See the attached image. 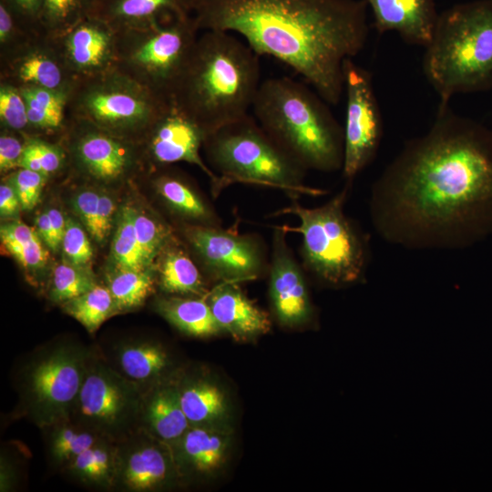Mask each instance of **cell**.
<instances>
[{"mask_svg": "<svg viewBox=\"0 0 492 492\" xmlns=\"http://www.w3.org/2000/svg\"><path fill=\"white\" fill-rule=\"evenodd\" d=\"M370 218L387 242L455 250L492 234V129L439 108L372 186Z\"/></svg>", "mask_w": 492, "mask_h": 492, "instance_id": "1", "label": "cell"}, {"mask_svg": "<svg viewBox=\"0 0 492 492\" xmlns=\"http://www.w3.org/2000/svg\"><path fill=\"white\" fill-rule=\"evenodd\" d=\"M367 8L364 0H197L193 16L200 30L239 34L337 105L344 62L367 40Z\"/></svg>", "mask_w": 492, "mask_h": 492, "instance_id": "2", "label": "cell"}, {"mask_svg": "<svg viewBox=\"0 0 492 492\" xmlns=\"http://www.w3.org/2000/svg\"><path fill=\"white\" fill-rule=\"evenodd\" d=\"M259 56L228 32L198 37L171 93V102L207 136L248 115L261 86Z\"/></svg>", "mask_w": 492, "mask_h": 492, "instance_id": "3", "label": "cell"}, {"mask_svg": "<svg viewBox=\"0 0 492 492\" xmlns=\"http://www.w3.org/2000/svg\"><path fill=\"white\" fill-rule=\"evenodd\" d=\"M317 92L288 77L261 83L251 107L262 129L306 170L343 169V128Z\"/></svg>", "mask_w": 492, "mask_h": 492, "instance_id": "4", "label": "cell"}, {"mask_svg": "<svg viewBox=\"0 0 492 492\" xmlns=\"http://www.w3.org/2000/svg\"><path fill=\"white\" fill-rule=\"evenodd\" d=\"M422 66L442 104L456 94L491 88L492 0L457 4L441 12Z\"/></svg>", "mask_w": 492, "mask_h": 492, "instance_id": "5", "label": "cell"}, {"mask_svg": "<svg viewBox=\"0 0 492 492\" xmlns=\"http://www.w3.org/2000/svg\"><path fill=\"white\" fill-rule=\"evenodd\" d=\"M203 148L217 177L214 196L234 183L278 189L290 198L326 192L306 185L307 170L249 115L210 133Z\"/></svg>", "mask_w": 492, "mask_h": 492, "instance_id": "6", "label": "cell"}, {"mask_svg": "<svg viewBox=\"0 0 492 492\" xmlns=\"http://www.w3.org/2000/svg\"><path fill=\"white\" fill-rule=\"evenodd\" d=\"M351 184L324 204L307 208L298 197L275 215L292 214L299 226H282L302 235V265L319 282L343 287L364 281L370 260L368 237L345 213L344 204Z\"/></svg>", "mask_w": 492, "mask_h": 492, "instance_id": "7", "label": "cell"}, {"mask_svg": "<svg viewBox=\"0 0 492 492\" xmlns=\"http://www.w3.org/2000/svg\"><path fill=\"white\" fill-rule=\"evenodd\" d=\"M94 350L69 340L33 350L15 372V418L39 429L69 418Z\"/></svg>", "mask_w": 492, "mask_h": 492, "instance_id": "8", "label": "cell"}, {"mask_svg": "<svg viewBox=\"0 0 492 492\" xmlns=\"http://www.w3.org/2000/svg\"><path fill=\"white\" fill-rule=\"evenodd\" d=\"M171 100L117 69L74 83L69 115L117 137L139 143Z\"/></svg>", "mask_w": 492, "mask_h": 492, "instance_id": "9", "label": "cell"}, {"mask_svg": "<svg viewBox=\"0 0 492 492\" xmlns=\"http://www.w3.org/2000/svg\"><path fill=\"white\" fill-rule=\"evenodd\" d=\"M199 30L192 15L117 31V70L171 100Z\"/></svg>", "mask_w": 492, "mask_h": 492, "instance_id": "10", "label": "cell"}, {"mask_svg": "<svg viewBox=\"0 0 492 492\" xmlns=\"http://www.w3.org/2000/svg\"><path fill=\"white\" fill-rule=\"evenodd\" d=\"M142 395L95 348L69 418L117 443L139 428Z\"/></svg>", "mask_w": 492, "mask_h": 492, "instance_id": "11", "label": "cell"}, {"mask_svg": "<svg viewBox=\"0 0 492 492\" xmlns=\"http://www.w3.org/2000/svg\"><path fill=\"white\" fill-rule=\"evenodd\" d=\"M186 242L215 284L252 281L268 272L270 258L261 239L213 226L184 225Z\"/></svg>", "mask_w": 492, "mask_h": 492, "instance_id": "12", "label": "cell"}, {"mask_svg": "<svg viewBox=\"0 0 492 492\" xmlns=\"http://www.w3.org/2000/svg\"><path fill=\"white\" fill-rule=\"evenodd\" d=\"M346 92L343 175L346 183L374 159L383 134V122L371 73L353 58L343 65Z\"/></svg>", "mask_w": 492, "mask_h": 492, "instance_id": "13", "label": "cell"}, {"mask_svg": "<svg viewBox=\"0 0 492 492\" xmlns=\"http://www.w3.org/2000/svg\"><path fill=\"white\" fill-rule=\"evenodd\" d=\"M67 155L86 176L102 183L124 179L142 157L138 143L108 133L92 123L70 117L63 136Z\"/></svg>", "mask_w": 492, "mask_h": 492, "instance_id": "14", "label": "cell"}, {"mask_svg": "<svg viewBox=\"0 0 492 492\" xmlns=\"http://www.w3.org/2000/svg\"><path fill=\"white\" fill-rule=\"evenodd\" d=\"M179 477L171 447L141 428L117 442L115 491L152 492Z\"/></svg>", "mask_w": 492, "mask_h": 492, "instance_id": "15", "label": "cell"}, {"mask_svg": "<svg viewBox=\"0 0 492 492\" xmlns=\"http://www.w3.org/2000/svg\"><path fill=\"white\" fill-rule=\"evenodd\" d=\"M49 39L75 82L117 69L118 33L97 16L87 15Z\"/></svg>", "mask_w": 492, "mask_h": 492, "instance_id": "16", "label": "cell"}, {"mask_svg": "<svg viewBox=\"0 0 492 492\" xmlns=\"http://www.w3.org/2000/svg\"><path fill=\"white\" fill-rule=\"evenodd\" d=\"M206 137L207 133L195 121L170 102L138 145L143 158L153 165L188 162L198 166L214 185L217 177L200 153Z\"/></svg>", "mask_w": 492, "mask_h": 492, "instance_id": "17", "label": "cell"}, {"mask_svg": "<svg viewBox=\"0 0 492 492\" xmlns=\"http://www.w3.org/2000/svg\"><path fill=\"white\" fill-rule=\"evenodd\" d=\"M282 227L272 232V251L268 267L269 296L273 313L285 326H300L313 317L307 282L302 263L297 261L287 243Z\"/></svg>", "mask_w": 492, "mask_h": 492, "instance_id": "18", "label": "cell"}, {"mask_svg": "<svg viewBox=\"0 0 492 492\" xmlns=\"http://www.w3.org/2000/svg\"><path fill=\"white\" fill-rule=\"evenodd\" d=\"M0 81L18 88L37 87L54 90H71L75 83L52 41L42 36H33L0 60Z\"/></svg>", "mask_w": 492, "mask_h": 492, "instance_id": "19", "label": "cell"}, {"mask_svg": "<svg viewBox=\"0 0 492 492\" xmlns=\"http://www.w3.org/2000/svg\"><path fill=\"white\" fill-rule=\"evenodd\" d=\"M101 352L114 369L142 391L177 376L169 351L153 340H125L108 353Z\"/></svg>", "mask_w": 492, "mask_h": 492, "instance_id": "20", "label": "cell"}, {"mask_svg": "<svg viewBox=\"0 0 492 492\" xmlns=\"http://www.w3.org/2000/svg\"><path fill=\"white\" fill-rule=\"evenodd\" d=\"M371 8L380 34L397 33L405 42L425 47L432 38L439 14L435 0H364Z\"/></svg>", "mask_w": 492, "mask_h": 492, "instance_id": "21", "label": "cell"}, {"mask_svg": "<svg viewBox=\"0 0 492 492\" xmlns=\"http://www.w3.org/2000/svg\"><path fill=\"white\" fill-rule=\"evenodd\" d=\"M206 299L221 331L238 341L255 338L271 329L269 315L245 295L239 283L215 284Z\"/></svg>", "mask_w": 492, "mask_h": 492, "instance_id": "22", "label": "cell"}, {"mask_svg": "<svg viewBox=\"0 0 492 492\" xmlns=\"http://www.w3.org/2000/svg\"><path fill=\"white\" fill-rule=\"evenodd\" d=\"M190 426L179 403L177 376L143 391L139 428L170 445Z\"/></svg>", "mask_w": 492, "mask_h": 492, "instance_id": "23", "label": "cell"}, {"mask_svg": "<svg viewBox=\"0 0 492 492\" xmlns=\"http://www.w3.org/2000/svg\"><path fill=\"white\" fill-rule=\"evenodd\" d=\"M197 0H95L90 15L116 31L138 28L173 16L192 15Z\"/></svg>", "mask_w": 492, "mask_h": 492, "instance_id": "24", "label": "cell"}, {"mask_svg": "<svg viewBox=\"0 0 492 492\" xmlns=\"http://www.w3.org/2000/svg\"><path fill=\"white\" fill-rule=\"evenodd\" d=\"M169 446L179 476H203L220 466L227 440L213 425H190Z\"/></svg>", "mask_w": 492, "mask_h": 492, "instance_id": "25", "label": "cell"}, {"mask_svg": "<svg viewBox=\"0 0 492 492\" xmlns=\"http://www.w3.org/2000/svg\"><path fill=\"white\" fill-rule=\"evenodd\" d=\"M153 179V186L169 210L194 226H221L215 210L187 180L171 170H165Z\"/></svg>", "mask_w": 492, "mask_h": 492, "instance_id": "26", "label": "cell"}, {"mask_svg": "<svg viewBox=\"0 0 492 492\" xmlns=\"http://www.w3.org/2000/svg\"><path fill=\"white\" fill-rule=\"evenodd\" d=\"M172 239L159 255V288L169 295L206 297L210 289L204 275L188 252Z\"/></svg>", "mask_w": 492, "mask_h": 492, "instance_id": "27", "label": "cell"}, {"mask_svg": "<svg viewBox=\"0 0 492 492\" xmlns=\"http://www.w3.org/2000/svg\"><path fill=\"white\" fill-rule=\"evenodd\" d=\"M27 106L29 135L44 138V136L60 135L68 127L70 115L68 100L71 90H54L37 87L20 88Z\"/></svg>", "mask_w": 492, "mask_h": 492, "instance_id": "28", "label": "cell"}, {"mask_svg": "<svg viewBox=\"0 0 492 492\" xmlns=\"http://www.w3.org/2000/svg\"><path fill=\"white\" fill-rule=\"evenodd\" d=\"M61 473L83 487L115 491L117 443L108 439L96 443L74 458Z\"/></svg>", "mask_w": 492, "mask_h": 492, "instance_id": "29", "label": "cell"}, {"mask_svg": "<svg viewBox=\"0 0 492 492\" xmlns=\"http://www.w3.org/2000/svg\"><path fill=\"white\" fill-rule=\"evenodd\" d=\"M157 312L185 334L208 337L221 331L206 297L169 295L156 302Z\"/></svg>", "mask_w": 492, "mask_h": 492, "instance_id": "30", "label": "cell"}, {"mask_svg": "<svg viewBox=\"0 0 492 492\" xmlns=\"http://www.w3.org/2000/svg\"><path fill=\"white\" fill-rule=\"evenodd\" d=\"M179 403L190 425H213L226 410L220 389L202 378L177 375Z\"/></svg>", "mask_w": 492, "mask_h": 492, "instance_id": "31", "label": "cell"}, {"mask_svg": "<svg viewBox=\"0 0 492 492\" xmlns=\"http://www.w3.org/2000/svg\"><path fill=\"white\" fill-rule=\"evenodd\" d=\"M40 430L44 436L47 461L60 472L79 454L105 439L70 418Z\"/></svg>", "mask_w": 492, "mask_h": 492, "instance_id": "32", "label": "cell"}, {"mask_svg": "<svg viewBox=\"0 0 492 492\" xmlns=\"http://www.w3.org/2000/svg\"><path fill=\"white\" fill-rule=\"evenodd\" d=\"M155 276L151 267L145 269H116L108 277L118 313L141 306L153 292Z\"/></svg>", "mask_w": 492, "mask_h": 492, "instance_id": "33", "label": "cell"}, {"mask_svg": "<svg viewBox=\"0 0 492 492\" xmlns=\"http://www.w3.org/2000/svg\"><path fill=\"white\" fill-rule=\"evenodd\" d=\"M61 307L90 333H95L107 319L118 313L110 291L99 284L63 302Z\"/></svg>", "mask_w": 492, "mask_h": 492, "instance_id": "34", "label": "cell"}, {"mask_svg": "<svg viewBox=\"0 0 492 492\" xmlns=\"http://www.w3.org/2000/svg\"><path fill=\"white\" fill-rule=\"evenodd\" d=\"M0 238L5 248L24 267L39 268L47 261L45 250L36 229L20 220L3 223Z\"/></svg>", "mask_w": 492, "mask_h": 492, "instance_id": "35", "label": "cell"}, {"mask_svg": "<svg viewBox=\"0 0 492 492\" xmlns=\"http://www.w3.org/2000/svg\"><path fill=\"white\" fill-rule=\"evenodd\" d=\"M95 0H43L39 33L53 37L90 15Z\"/></svg>", "mask_w": 492, "mask_h": 492, "instance_id": "36", "label": "cell"}, {"mask_svg": "<svg viewBox=\"0 0 492 492\" xmlns=\"http://www.w3.org/2000/svg\"><path fill=\"white\" fill-rule=\"evenodd\" d=\"M136 209L131 205L121 208L111 246L116 269H145L149 266L139 249L134 229Z\"/></svg>", "mask_w": 492, "mask_h": 492, "instance_id": "37", "label": "cell"}, {"mask_svg": "<svg viewBox=\"0 0 492 492\" xmlns=\"http://www.w3.org/2000/svg\"><path fill=\"white\" fill-rule=\"evenodd\" d=\"M67 159V155L62 144L39 137L26 136L19 168L34 170L49 178L64 168Z\"/></svg>", "mask_w": 492, "mask_h": 492, "instance_id": "38", "label": "cell"}, {"mask_svg": "<svg viewBox=\"0 0 492 492\" xmlns=\"http://www.w3.org/2000/svg\"><path fill=\"white\" fill-rule=\"evenodd\" d=\"M97 284L89 270L69 262L60 263L53 270L48 299L61 305L63 302L87 292Z\"/></svg>", "mask_w": 492, "mask_h": 492, "instance_id": "39", "label": "cell"}, {"mask_svg": "<svg viewBox=\"0 0 492 492\" xmlns=\"http://www.w3.org/2000/svg\"><path fill=\"white\" fill-rule=\"evenodd\" d=\"M134 229L141 254L149 266L172 237L169 229L149 214L136 210Z\"/></svg>", "mask_w": 492, "mask_h": 492, "instance_id": "40", "label": "cell"}, {"mask_svg": "<svg viewBox=\"0 0 492 492\" xmlns=\"http://www.w3.org/2000/svg\"><path fill=\"white\" fill-rule=\"evenodd\" d=\"M1 128L29 135L27 106L20 88L0 81Z\"/></svg>", "mask_w": 492, "mask_h": 492, "instance_id": "41", "label": "cell"}, {"mask_svg": "<svg viewBox=\"0 0 492 492\" xmlns=\"http://www.w3.org/2000/svg\"><path fill=\"white\" fill-rule=\"evenodd\" d=\"M61 245L69 263L81 268H86L90 264L93 257L90 241L81 226L70 218L66 220V230Z\"/></svg>", "mask_w": 492, "mask_h": 492, "instance_id": "42", "label": "cell"}, {"mask_svg": "<svg viewBox=\"0 0 492 492\" xmlns=\"http://www.w3.org/2000/svg\"><path fill=\"white\" fill-rule=\"evenodd\" d=\"M5 179L13 185L19 198L21 209L29 210L37 204L48 177L19 168L10 172Z\"/></svg>", "mask_w": 492, "mask_h": 492, "instance_id": "43", "label": "cell"}, {"mask_svg": "<svg viewBox=\"0 0 492 492\" xmlns=\"http://www.w3.org/2000/svg\"><path fill=\"white\" fill-rule=\"evenodd\" d=\"M33 36L22 28L9 11L0 4V60L6 58Z\"/></svg>", "mask_w": 492, "mask_h": 492, "instance_id": "44", "label": "cell"}, {"mask_svg": "<svg viewBox=\"0 0 492 492\" xmlns=\"http://www.w3.org/2000/svg\"><path fill=\"white\" fill-rule=\"evenodd\" d=\"M16 23L33 36H40L39 19L43 0H0Z\"/></svg>", "mask_w": 492, "mask_h": 492, "instance_id": "45", "label": "cell"}, {"mask_svg": "<svg viewBox=\"0 0 492 492\" xmlns=\"http://www.w3.org/2000/svg\"><path fill=\"white\" fill-rule=\"evenodd\" d=\"M26 135L1 128L0 171L12 172L19 169V160L26 144Z\"/></svg>", "mask_w": 492, "mask_h": 492, "instance_id": "46", "label": "cell"}, {"mask_svg": "<svg viewBox=\"0 0 492 492\" xmlns=\"http://www.w3.org/2000/svg\"><path fill=\"white\" fill-rule=\"evenodd\" d=\"M98 197V191L86 189L78 191L72 200L73 210L92 238L97 229Z\"/></svg>", "mask_w": 492, "mask_h": 492, "instance_id": "47", "label": "cell"}, {"mask_svg": "<svg viewBox=\"0 0 492 492\" xmlns=\"http://www.w3.org/2000/svg\"><path fill=\"white\" fill-rule=\"evenodd\" d=\"M115 210L113 199L106 191H99L97 229L93 238L97 242L103 243L109 236Z\"/></svg>", "mask_w": 492, "mask_h": 492, "instance_id": "48", "label": "cell"}, {"mask_svg": "<svg viewBox=\"0 0 492 492\" xmlns=\"http://www.w3.org/2000/svg\"><path fill=\"white\" fill-rule=\"evenodd\" d=\"M21 203L13 185L5 179L0 185V213L1 216H14L19 209Z\"/></svg>", "mask_w": 492, "mask_h": 492, "instance_id": "49", "label": "cell"}, {"mask_svg": "<svg viewBox=\"0 0 492 492\" xmlns=\"http://www.w3.org/2000/svg\"><path fill=\"white\" fill-rule=\"evenodd\" d=\"M36 230L41 240L50 250L53 251H58L59 248L55 241L47 211L42 212L36 216Z\"/></svg>", "mask_w": 492, "mask_h": 492, "instance_id": "50", "label": "cell"}, {"mask_svg": "<svg viewBox=\"0 0 492 492\" xmlns=\"http://www.w3.org/2000/svg\"><path fill=\"white\" fill-rule=\"evenodd\" d=\"M47 214L51 223L55 241L59 248L64 237L67 219L64 217L63 213L56 208L49 209L47 210Z\"/></svg>", "mask_w": 492, "mask_h": 492, "instance_id": "51", "label": "cell"}]
</instances>
